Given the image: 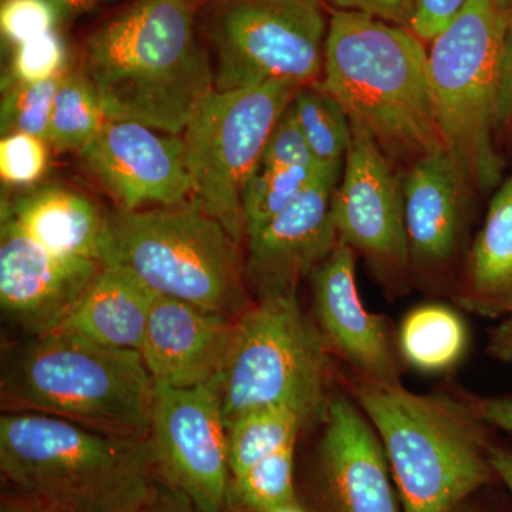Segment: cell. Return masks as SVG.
Returning a JSON list of instances; mask_svg holds the SVG:
<instances>
[{
  "label": "cell",
  "instance_id": "1",
  "mask_svg": "<svg viewBox=\"0 0 512 512\" xmlns=\"http://www.w3.org/2000/svg\"><path fill=\"white\" fill-rule=\"evenodd\" d=\"M204 0H133L84 42L82 72L110 120L181 136L215 90L200 40Z\"/></svg>",
  "mask_w": 512,
  "mask_h": 512
},
{
  "label": "cell",
  "instance_id": "2",
  "mask_svg": "<svg viewBox=\"0 0 512 512\" xmlns=\"http://www.w3.org/2000/svg\"><path fill=\"white\" fill-rule=\"evenodd\" d=\"M319 84L400 174L446 151L431 93L427 45L409 28L333 10Z\"/></svg>",
  "mask_w": 512,
  "mask_h": 512
},
{
  "label": "cell",
  "instance_id": "3",
  "mask_svg": "<svg viewBox=\"0 0 512 512\" xmlns=\"http://www.w3.org/2000/svg\"><path fill=\"white\" fill-rule=\"evenodd\" d=\"M0 471L13 495L63 512H143L161 485L150 440L42 413L3 412Z\"/></svg>",
  "mask_w": 512,
  "mask_h": 512
},
{
  "label": "cell",
  "instance_id": "4",
  "mask_svg": "<svg viewBox=\"0 0 512 512\" xmlns=\"http://www.w3.org/2000/svg\"><path fill=\"white\" fill-rule=\"evenodd\" d=\"M345 387L382 441L403 512H453L498 480L488 424L467 396L416 394L352 372Z\"/></svg>",
  "mask_w": 512,
  "mask_h": 512
},
{
  "label": "cell",
  "instance_id": "5",
  "mask_svg": "<svg viewBox=\"0 0 512 512\" xmlns=\"http://www.w3.org/2000/svg\"><path fill=\"white\" fill-rule=\"evenodd\" d=\"M156 382L138 350L66 333L36 336L2 373L3 412L49 414L89 429L148 439Z\"/></svg>",
  "mask_w": 512,
  "mask_h": 512
},
{
  "label": "cell",
  "instance_id": "6",
  "mask_svg": "<svg viewBox=\"0 0 512 512\" xmlns=\"http://www.w3.org/2000/svg\"><path fill=\"white\" fill-rule=\"evenodd\" d=\"M100 262L123 269L156 295L229 318L252 305L241 244L192 198L175 207L107 214Z\"/></svg>",
  "mask_w": 512,
  "mask_h": 512
},
{
  "label": "cell",
  "instance_id": "7",
  "mask_svg": "<svg viewBox=\"0 0 512 512\" xmlns=\"http://www.w3.org/2000/svg\"><path fill=\"white\" fill-rule=\"evenodd\" d=\"M505 25L501 0H471L427 45L441 137L476 194L503 183L498 130Z\"/></svg>",
  "mask_w": 512,
  "mask_h": 512
},
{
  "label": "cell",
  "instance_id": "8",
  "mask_svg": "<svg viewBox=\"0 0 512 512\" xmlns=\"http://www.w3.org/2000/svg\"><path fill=\"white\" fill-rule=\"evenodd\" d=\"M332 357L298 296L252 303L235 323L214 380L227 430L245 414L272 406L296 407L319 421L332 394Z\"/></svg>",
  "mask_w": 512,
  "mask_h": 512
},
{
  "label": "cell",
  "instance_id": "9",
  "mask_svg": "<svg viewBox=\"0 0 512 512\" xmlns=\"http://www.w3.org/2000/svg\"><path fill=\"white\" fill-rule=\"evenodd\" d=\"M215 90L322 80L329 19L322 0H204Z\"/></svg>",
  "mask_w": 512,
  "mask_h": 512
},
{
  "label": "cell",
  "instance_id": "10",
  "mask_svg": "<svg viewBox=\"0 0 512 512\" xmlns=\"http://www.w3.org/2000/svg\"><path fill=\"white\" fill-rule=\"evenodd\" d=\"M299 86L269 82L220 92L201 101L183 133L192 200L245 242L242 192L254 173L272 128Z\"/></svg>",
  "mask_w": 512,
  "mask_h": 512
},
{
  "label": "cell",
  "instance_id": "11",
  "mask_svg": "<svg viewBox=\"0 0 512 512\" xmlns=\"http://www.w3.org/2000/svg\"><path fill=\"white\" fill-rule=\"evenodd\" d=\"M339 241L362 258L387 298L413 288L402 174L352 121V140L332 197Z\"/></svg>",
  "mask_w": 512,
  "mask_h": 512
},
{
  "label": "cell",
  "instance_id": "12",
  "mask_svg": "<svg viewBox=\"0 0 512 512\" xmlns=\"http://www.w3.org/2000/svg\"><path fill=\"white\" fill-rule=\"evenodd\" d=\"M148 440L161 483L198 512L228 511V430L215 382L156 384Z\"/></svg>",
  "mask_w": 512,
  "mask_h": 512
},
{
  "label": "cell",
  "instance_id": "13",
  "mask_svg": "<svg viewBox=\"0 0 512 512\" xmlns=\"http://www.w3.org/2000/svg\"><path fill=\"white\" fill-rule=\"evenodd\" d=\"M402 184L413 288L451 296L470 247L476 191L447 151L407 168Z\"/></svg>",
  "mask_w": 512,
  "mask_h": 512
},
{
  "label": "cell",
  "instance_id": "14",
  "mask_svg": "<svg viewBox=\"0 0 512 512\" xmlns=\"http://www.w3.org/2000/svg\"><path fill=\"white\" fill-rule=\"evenodd\" d=\"M312 468V512H400L375 427L350 394H330Z\"/></svg>",
  "mask_w": 512,
  "mask_h": 512
},
{
  "label": "cell",
  "instance_id": "15",
  "mask_svg": "<svg viewBox=\"0 0 512 512\" xmlns=\"http://www.w3.org/2000/svg\"><path fill=\"white\" fill-rule=\"evenodd\" d=\"M79 156L121 210L175 207L192 198L183 137L109 119Z\"/></svg>",
  "mask_w": 512,
  "mask_h": 512
},
{
  "label": "cell",
  "instance_id": "16",
  "mask_svg": "<svg viewBox=\"0 0 512 512\" xmlns=\"http://www.w3.org/2000/svg\"><path fill=\"white\" fill-rule=\"evenodd\" d=\"M342 170L326 168L298 201L245 241V276L256 301L296 295L338 245L332 197Z\"/></svg>",
  "mask_w": 512,
  "mask_h": 512
},
{
  "label": "cell",
  "instance_id": "17",
  "mask_svg": "<svg viewBox=\"0 0 512 512\" xmlns=\"http://www.w3.org/2000/svg\"><path fill=\"white\" fill-rule=\"evenodd\" d=\"M101 262L47 251L2 215L0 228V305L6 318L32 338L47 335L66 319Z\"/></svg>",
  "mask_w": 512,
  "mask_h": 512
},
{
  "label": "cell",
  "instance_id": "18",
  "mask_svg": "<svg viewBox=\"0 0 512 512\" xmlns=\"http://www.w3.org/2000/svg\"><path fill=\"white\" fill-rule=\"evenodd\" d=\"M357 255L338 242L332 254L313 272V322L330 355L350 372L380 383L399 384L397 343L382 315L367 311L357 292Z\"/></svg>",
  "mask_w": 512,
  "mask_h": 512
},
{
  "label": "cell",
  "instance_id": "19",
  "mask_svg": "<svg viewBox=\"0 0 512 512\" xmlns=\"http://www.w3.org/2000/svg\"><path fill=\"white\" fill-rule=\"evenodd\" d=\"M237 319L157 295L140 349L154 382L170 387L214 382L227 360Z\"/></svg>",
  "mask_w": 512,
  "mask_h": 512
},
{
  "label": "cell",
  "instance_id": "20",
  "mask_svg": "<svg viewBox=\"0 0 512 512\" xmlns=\"http://www.w3.org/2000/svg\"><path fill=\"white\" fill-rule=\"evenodd\" d=\"M451 298L458 308L484 318L512 316V174L491 197Z\"/></svg>",
  "mask_w": 512,
  "mask_h": 512
},
{
  "label": "cell",
  "instance_id": "21",
  "mask_svg": "<svg viewBox=\"0 0 512 512\" xmlns=\"http://www.w3.org/2000/svg\"><path fill=\"white\" fill-rule=\"evenodd\" d=\"M156 293L116 266L103 265L66 319V333L107 348L140 352Z\"/></svg>",
  "mask_w": 512,
  "mask_h": 512
},
{
  "label": "cell",
  "instance_id": "22",
  "mask_svg": "<svg viewBox=\"0 0 512 512\" xmlns=\"http://www.w3.org/2000/svg\"><path fill=\"white\" fill-rule=\"evenodd\" d=\"M2 215H9L33 241L53 254L100 262L106 215L79 192L46 185L3 202Z\"/></svg>",
  "mask_w": 512,
  "mask_h": 512
},
{
  "label": "cell",
  "instance_id": "23",
  "mask_svg": "<svg viewBox=\"0 0 512 512\" xmlns=\"http://www.w3.org/2000/svg\"><path fill=\"white\" fill-rule=\"evenodd\" d=\"M470 335L463 316L444 303L416 306L400 323V359L426 375L450 372L466 356Z\"/></svg>",
  "mask_w": 512,
  "mask_h": 512
},
{
  "label": "cell",
  "instance_id": "24",
  "mask_svg": "<svg viewBox=\"0 0 512 512\" xmlns=\"http://www.w3.org/2000/svg\"><path fill=\"white\" fill-rule=\"evenodd\" d=\"M316 421L292 406H272L242 416L228 429L231 483L255 464L298 441L306 424Z\"/></svg>",
  "mask_w": 512,
  "mask_h": 512
},
{
  "label": "cell",
  "instance_id": "25",
  "mask_svg": "<svg viewBox=\"0 0 512 512\" xmlns=\"http://www.w3.org/2000/svg\"><path fill=\"white\" fill-rule=\"evenodd\" d=\"M291 107L316 163L343 167L352 140V120L342 104L316 83L299 87Z\"/></svg>",
  "mask_w": 512,
  "mask_h": 512
},
{
  "label": "cell",
  "instance_id": "26",
  "mask_svg": "<svg viewBox=\"0 0 512 512\" xmlns=\"http://www.w3.org/2000/svg\"><path fill=\"white\" fill-rule=\"evenodd\" d=\"M109 121L82 69H69L53 101L49 143L57 151L83 150Z\"/></svg>",
  "mask_w": 512,
  "mask_h": 512
},
{
  "label": "cell",
  "instance_id": "27",
  "mask_svg": "<svg viewBox=\"0 0 512 512\" xmlns=\"http://www.w3.org/2000/svg\"><path fill=\"white\" fill-rule=\"evenodd\" d=\"M326 168L332 167L311 165L266 170L256 165L242 192L245 241L298 201Z\"/></svg>",
  "mask_w": 512,
  "mask_h": 512
},
{
  "label": "cell",
  "instance_id": "28",
  "mask_svg": "<svg viewBox=\"0 0 512 512\" xmlns=\"http://www.w3.org/2000/svg\"><path fill=\"white\" fill-rule=\"evenodd\" d=\"M295 448L296 443L281 448L232 481L228 510L274 512L299 504L295 488Z\"/></svg>",
  "mask_w": 512,
  "mask_h": 512
},
{
  "label": "cell",
  "instance_id": "29",
  "mask_svg": "<svg viewBox=\"0 0 512 512\" xmlns=\"http://www.w3.org/2000/svg\"><path fill=\"white\" fill-rule=\"evenodd\" d=\"M66 73L46 82L6 84L0 106L2 136L28 134L47 143L53 101Z\"/></svg>",
  "mask_w": 512,
  "mask_h": 512
},
{
  "label": "cell",
  "instance_id": "30",
  "mask_svg": "<svg viewBox=\"0 0 512 512\" xmlns=\"http://www.w3.org/2000/svg\"><path fill=\"white\" fill-rule=\"evenodd\" d=\"M69 52L56 30L15 46L8 83H37L55 79L69 70Z\"/></svg>",
  "mask_w": 512,
  "mask_h": 512
},
{
  "label": "cell",
  "instance_id": "31",
  "mask_svg": "<svg viewBox=\"0 0 512 512\" xmlns=\"http://www.w3.org/2000/svg\"><path fill=\"white\" fill-rule=\"evenodd\" d=\"M49 144L28 134H9L0 141V175L9 185H30L45 175Z\"/></svg>",
  "mask_w": 512,
  "mask_h": 512
},
{
  "label": "cell",
  "instance_id": "32",
  "mask_svg": "<svg viewBox=\"0 0 512 512\" xmlns=\"http://www.w3.org/2000/svg\"><path fill=\"white\" fill-rule=\"evenodd\" d=\"M57 26L59 16L50 0H2L0 30L13 47L46 35Z\"/></svg>",
  "mask_w": 512,
  "mask_h": 512
},
{
  "label": "cell",
  "instance_id": "33",
  "mask_svg": "<svg viewBox=\"0 0 512 512\" xmlns=\"http://www.w3.org/2000/svg\"><path fill=\"white\" fill-rule=\"evenodd\" d=\"M311 165L319 164L312 156L289 104L266 140L258 167L279 170V168L311 167Z\"/></svg>",
  "mask_w": 512,
  "mask_h": 512
},
{
  "label": "cell",
  "instance_id": "34",
  "mask_svg": "<svg viewBox=\"0 0 512 512\" xmlns=\"http://www.w3.org/2000/svg\"><path fill=\"white\" fill-rule=\"evenodd\" d=\"M470 2L471 0H414L413 19L409 29L421 42L429 45Z\"/></svg>",
  "mask_w": 512,
  "mask_h": 512
},
{
  "label": "cell",
  "instance_id": "35",
  "mask_svg": "<svg viewBox=\"0 0 512 512\" xmlns=\"http://www.w3.org/2000/svg\"><path fill=\"white\" fill-rule=\"evenodd\" d=\"M336 10L365 13L372 18L410 28L414 13V0H325Z\"/></svg>",
  "mask_w": 512,
  "mask_h": 512
},
{
  "label": "cell",
  "instance_id": "36",
  "mask_svg": "<svg viewBox=\"0 0 512 512\" xmlns=\"http://www.w3.org/2000/svg\"><path fill=\"white\" fill-rule=\"evenodd\" d=\"M505 10L503 86H501L500 130L498 140L512 144V5L501 0Z\"/></svg>",
  "mask_w": 512,
  "mask_h": 512
},
{
  "label": "cell",
  "instance_id": "37",
  "mask_svg": "<svg viewBox=\"0 0 512 512\" xmlns=\"http://www.w3.org/2000/svg\"><path fill=\"white\" fill-rule=\"evenodd\" d=\"M485 424L512 434V396H467Z\"/></svg>",
  "mask_w": 512,
  "mask_h": 512
},
{
  "label": "cell",
  "instance_id": "38",
  "mask_svg": "<svg viewBox=\"0 0 512 512\" xmlns=\"http://www.w3.org/2000/svg\"><path fill=\"white\" fill-rule=\"evenodd\" d=\"M487 350L494 359L512 365V316L495 326L490 333Z\"/></svg>",
  "mask_w": 512,
  "mask_h": 512
},
{
  "label": "cell",
  "instance_id": "39",
  "mask_svg": "<svg viewBox=\"0 0 512 512\" xmlns=\"http://www.w3.org/2000/svg\"><path fill=\"white\" fill-rule=\"evenodd\" d=\"M143 512H198L194 505L184 498L183 495L175 493L168 485L161 483L156 497L147 505Z\"/></svg>",
  "mask_w": 512,
  "mask_h": 512
},
{
  "label": "cell",
  "instance_id": "40",
  "mask_svg": "<svg viewBox=\"0 0 512 512\" xmlns=\"http://www.w3.org/2000/svg\"><path fill=\"white\" fill-rule=\"evenodd\" d=\"M59 16V25H69L99 8L107 0H50Z\"/></svg>",
  "mask_w": 512,
  "mask_h": 512
},
{
  "label": "cell",
  "instance_id": "41",
  "mask_svg": "<svg viewBox=\"0 0 512 512\" xmlns=\"http://www.w3.org/2000/svg\"><path fill=\"white\" fill-rule=\"evenodd\" d=\"M490 460L495 476L507 487L512 497V451L493 444L490 448Z\"/></svg>",
  "mask_w": 512,
  "mask_h": 512
},
{
  "label": "cell",
  "instance_id": "42",
  "mask_svg": "<svg viewBox=\"0 0 512 512\" xmlns=\"http://www.w3.org/2000/svg\"><path fill=\"white\" fill-rule=\"evenodd\" d=\"M0 512H63L47 505L35 503V501L26 500L18 495H6L2 500Z\"/></svg>",
  "mask_w": 512,
  "mask_h": 512
},
{
  "label": "cell",
  "instance_id": "43",
  "mask_svg": "<svg viewBox=\"0 0 512 512\" xmlns=\"http://www.w3.org/2000/svg\"><path fill=\"white\" fill-rule=\"evenodd\" d=\"M453 512H491V511L487 510V508L483 507V505L474 503L473 498H470V500H467L466 503L461 504L460 507H457L456 510H454Z\"/></svg>",
  "mask_w": 512,
  "mask_h": 512
},
{
  "label": "cell",
  "instance_id": "44",
  "mask_svg": "<svg viewBox=\"0 0 512 512\" xmlns=\"http://www.w3.org/2000/svg\"><path fill=\"white\" fill-rule=\"evenodd\" d=\"M274 512H311V511L305 510V508H303L301 504H296V505H291V507L281 508V510L274 511Z\"/></svg>",
  "mask_w": 512,
  "mask_h": 512
},
{
  "label": "cell",
  "instance_id": "45",
  "mask_svg": "<svg viewBox=\"0 0 512 512\" xmlns=\"http://www.w3.org/2000/svg\"><path fill=\"white\" fill-rule=\"evenodd\" d=\"M507 2H508V3H511V5H512V0H507Z\"/></svg>",
  "mask_w": 512,
  "mask_h": 512
}]
</instances>
